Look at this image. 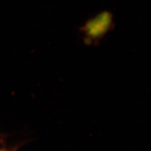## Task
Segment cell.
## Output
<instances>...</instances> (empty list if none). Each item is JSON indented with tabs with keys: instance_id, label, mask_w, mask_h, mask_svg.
I'll return each mask as SVG.
<instances>
[{
	"instance_id": "6da1fadb",
	"label": "cell",
	"mask_w": 151,
	"mask_h": 151,
	"mask_svg": "<svg viewBox=\"0 0 151 151\" xmlns=\"http://www.w3.org/2000/svg\"><path fill=\"white\" fill-rule=\"evenodd\" d=\"M0 151H10V150H0Z\"/></svg>"
}]
</instances>
